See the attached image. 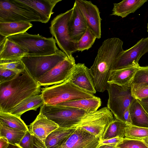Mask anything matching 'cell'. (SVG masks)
I'll return each instance as SVG.
<instances>
[{"label": "cell", "instance_id": "e575fe53", "mask_svg": "<svg viewBox=\"0 0 148 148\" xmlns=\"http://www.w3.org/2000/svg\"><path fill=\"white\" fill-rule=\"evenodd\" d=\"M17 74L12 71L0 68V84L12 80Z\"/></svg>", "mask_w": 148, "mask_h": 148}, {"label": "cell", "instance_id": "5b68a950", "mask_svg": "<svg viewBox=\"0 0 148 148\" xmlns=\"http://www.w3.org/2000/svg\"><path fill=\"white\" fill-rule=\"evenodd\" d=\"M107 90L109 95L107 107L116 119L125 123V112L135 99L132 94L131 84L121 86L108 83Z\"/></svg>", "mask_w": 148, "mask_h": 148}, {"label": "cell", "instance_id": "74e56055", "mask_svg": "<svg viewBox=\"0 0 148 148\" xmlns=\"http://www.w3.org/2000/svg\"><path fill=\"white\" fill-rule=\"evenodd\" d=\"M123 138L119 137H116L108 139L101 141L100 145L114 144L116 145L120 143Z\"/></svg>", "mask_w": 148, "mask_h": 148}, {"label": "cell", "instance_id": "9a60e30c", "mask_svg": "<svg viewBox=\"0 0 148 148\" xmlns=\"http://www.w3.org/2000/svg\"><path fill=\"white\" fill-rule=\"evenodd\" d=\"M59 127L54 122L39 113L30 124L29 131L32 135L44 142L48 136Z\"/></svg>", "mask_w": 148, "mask_h": 148}, {"label": "cell", "instance_id": "52a82bcc", "mask_svg": "<svg viewBox=\"0 0 148 148\" xmlns=\"http://www.w3.org/2000/svg\"><path fill=\"white\" fill-rule=\"evenodd\" d=\"M73 11V8L56 16L52 21L49 27L51 33L61 50L69 58L77 51L76 42L72 41L69 34L68 24Z\"/></svg>", "mask_w": 148, "mask_h": 148}, {"label": "cell", "instance_id": "d590c367", "mask_svg": "<svg viewBox=\"0 0 148 148\" xmlns=\"http://www.w3.org/2000/svg\"><path fill=\"white\" fill-rule=\"evenodd\" d=\"M18 145L21 148H32V135L29 130L26 132Z\"/></svg>", "mask_w": 148, "mask_h": 148}, {"label": "cell", "instance_id": "d6986e66", "mask_svg": "<svg viewBox=\"0 0 148 148\" xmlns=\"http://www.w3.org/2000/svg\"><path fill=\"white\" fill-rule=\"evenodd\" d=\"M147 1V0H124L118 3H114L110 15L125 17L134 13Z\"/></svg>", "mask_w": 148, "mask_h": 148}, {"label": "cell", "instance_id": "ac0fdd59", "mask_svg": "<svg viewBox=\"0 0 148 148\" xmlns=\"http://www.w3.org/2000/svg\"><path fill=\"white\" fill-rule=\"evenodd\" d=\"M140 66H132L121 69L111 70L108 81L112 83L123 86L131 84Z\"/></svg>", "mask_w": 148, "mask_h": 148}, {"label": "cell", "instance_id": "f546056e", "mask_svg": "<svg viewBox=\"0 0 148 148\" xmlns=\"http://www.w3.org/2000/svg\"><path fill=\"white\" fill-rule=\"evenodd\" d=\"M131 86L132 94L135 99L140 100L148 97V84L135 83Z\"/></svg>", "mask_w": 148, "mask_h": 148}, {"label": "cell", "instance_id": "f6af8a7d", "mask_svg": "<svg viewBox=\"0 0 148 148\" xmlns=\"http://www.w3.org/2000/svg\"><path fill=\"white\" fill-rule=\"evenodd\" d=\"M147 31L148 32V23L147 24Z\"/></svg>", "mask_w": 148, "mask_h": 148}, {"label": "cell", "instance_id": "f1b7e54d", "mask_svg": "<svg viewBox=\"0 0 148 148\" xmlns=\"http://www.w3.org/2000/svg\"><path fill=\"white\" fill-rule=\"evenodd\" d=\"M125 137L140 139L148 137V128L128 125L126 128Z\"/></svg>", "mask_w": 148, "mask_h": 148}, {"label": "cell", "instance_id": "603a6c76", "mask_svg": "<svg viewBox=\"0 0 148 148\" xmlns=\"http://www.w3.org/2000/svg\"><path fill=\"white\" fill-rule=\"evenodd\" d=\"M44 103L41 94L32 96L21 102L14 108L10 113L21 117L23 113L28 111H36Z\"/></svg>", "mask_w": 148, "mask_h": 148}, {"label": "cell", "instance_id": "7bdbcfd3", "mask_svg": "<svg viewBox=\"0 0 148 148\" xmlns=\"http://www.w3.org/2000/svg\"><path fill=\"white\" fill-rule=\"evenodd\" d=\"M148 147V137L140 139Z\"/></svg>", "mask_w": 148, "mask_h": 148}, {"label": "cell", "instance_id": "8fae6325", "mask_svg": "<svg viewBox=\"0 0 148 148\" xmlns=\"http://www.w3.org/2000/svg\"><path fill=\"white\" fill-rule=\"evenodd\" d=\"M75 2L82 14L88 27L95 34L97 38H100L101 36V19L98 8L90 1L76 0Z\"/></svg>", "mask_w": 148, "mask_h": 148}, {"label": "cell", "instance_id": "ffe728a7", "mask_svg": "<svg viewBox=\"0 0 148 148\" xmlns=\"http://www.w3.org/2000/svg\"><path fill=\"white\" fill-rule=\"evenodd\" d=\"M131 125L148 128V114L137 99H135L130 108Z\"/></svg>", "mask_w": 148, "mask_h": 148}, {"label": "cell", "instance_id": "484cf974", "mask_svg": "<svg viewBox=\"0 0 148 148\" xmlns=\"http://www.w3.org/2000/svg\"><path fill=\"white\" fill-rule=\"evenodd\" d=\"M26 132L10 127L0 121V137L5 138L10 144L18 145Z\"/></svg>", "mask_w": 148, "mask_h": 148}, {"label": "cell", "instance_id": "277c9868", "mask_svg": "<svg viewBox=\"0 0 148 148\" xmlns=\"http://www.w3.org/2000/svg\"><path fill=\"white\" fill-rule=\"evenodd\" d=\"M25 50V56H38L53 54L59 49L53 37L46 38L39 34L25 32L7 38Z\"/></svg>", "mask_w": 148, "mask_h": 148}, {"label": "cell", "instance_id": "30bf717a", "mask_svg": "<svg viewBox=\"0 0 148 148\" xmlns=\"http://www.w3.org/2000/svg\"><path fill=\"white\" fill-rule=\"evenodd\" d=\"M74 57L67 58L41 76L35 79L40 86L61 84L70 76L76 65Z\"/></svg>", "mask_w": 148, "mask_h": 148}, {"label": "cell", "instance_id": "4fadbf2b", "mask_svg": "<svg viewBox=\"0 0 148 148\" xmlns=\"http://www.w3.org/2000/svg\"><path fill=\"white\" fill-rule=\"evenodd\" d=\"M68 79L73 84L85 91L93 94L96 92L89 69L84 64H76Z\"/></svg>", "mask_w": 148, "mask_h": 148}, {"label": "cell", "instance_id": "4dcf8cb0", "mask_svg": "<svg viewBox=\"0 0 148 148\" xmlns=\"http://www.w3.org/2000/svg\"><path fill=\"white\" fill-rule=\"evenodd\" d=\"M0 68L12 71L17 73L23 71L25 69L20 60H0Z\"/></svg>", "mask_w": 148, "mask_h": 148}, {"label": "cell", "instance_id": "8d00e7d4", "mask_svg": "<svg viewBox=\"0 0 148 148\" xmlns=\"http://www.w3.org/2000/svg\"><path fill=\"white\" fill-rule=\"evenodd\" d=\"M32 148H47L44 142L34 136L32 135Z\"/></svg>", "mask_w": 148, "mask_h": 148}, {"label": "cell", "instance_id": "8992f818", "mask_svg": "<svg viewBox=\"0 0 148 148\" xmlns=\"http://www.w3.org/2000/svg\"><path fill=\"white\" fill-rule=\"evenodd\" d=\"M40 22L38 14L18 0L0 1V23Z\"/></svg>", "mask_w": 148, "mask_h": 148}, {"label": "cell", "instance_id": "ba28073f", "mask_svg": "<svg viewBox=\"0 0 148 148\" xmlns=\"http://www.w3.org/2000/svg\"><path fill=\"white\" fill-rule=\"evenodd\" d=\"M68 57L63 51L59 50L53 54L45 56H25L20 60L30 75L38 78Z\"/></svg>", "mask_w": 148, "mask_h": 148}, {"label": "cell", "instance_id": "836d02e7", "mask_svg": "<svg viewBox=\"0 0 148 148\" xmlns=\"http://www.w3.org/2000/svg\"><path fill=\"white\" fill-rule=\"evenodd\" d=\"M107 127L106 125H92L85 126L81 128L95 136L98 137L101 141L102 135Z\"/></svg>", "mask_w": 148, "mask_h": 148}, {"label": "cell", "instance_id": "d6a6232c", "mask_svg": "<svg viewBox=\"0 0 148 148\" xmlns=\"http://www.w3.org/2000/svg\"><path fill=\"white\" fill-rule=\"evenodd\" d=\"M139 83L148 84V66H140L134 76L131 84Z\"/></svg>", "mask_w": 148, "mask_h": 148}, {"label": "cell", "instance_id": "44dd1931", "mask_svg": "<svg viewBox=\"0 0 148 148\" xmlns=\"http://www.w3.org/2000/svg\"><path fill=\"white\" fill-rule=\"evenodd\" d=\"M101 103L100 98L95 96L92 98L70 100L56 105L76 108L91 112L97 110Z\"/></svg>", "mask_w": 148, "mask_h": 148}, {"label": "cell", "instance_id": "e0dca14e", "mask_svg": "<svg viewBox=\"0 0 148 148\" xmlns=\"http://www.w3.org/2000/svg\"><path fill=\"white\" fill-rule=\"evenodd\" d=\"M26 53L25 50L7 38H0V60H19Z\"/></svg>", "mask_w": 148, "mask_h": 148}, {"label": "cell", "instance_id": "7c38bea8", "mask_svg": "<svg viewBox=\"0 0 148 148\" xmlns=\"http://www.w3.org/2000/svg\"><path fill=\"white\" fill-rule=\"evenodd\" d=\"M101 139L82 128L76 129L62 144L69 148H98Z\"/></svg>", "mask_w": 148, "mask_h": 148}, {"label": "cell", "instance_id": "ee69618b", "mask_svg": "<svg viewBox=\"0 0 148 148\" xmlns=\"http://www.w3.org/2000/svg\"><path fill=\"white\" fill-rule=\"evenodd\" d=\"M58 148H69L66 145L62 144Z\"/></svg>", "mask_w": 148, "mask_h": 148}, {"label": "cell", "instance_id": "9c48e42d", "mask_svg": "<svg viewBox=\"0 0 148 148\" xmlns=\"http://www.w3.org/2000/svg\"><path fill=\"white\" fill-rule=\"evenodd\" d=\"M148 52V37L142 38L131 48L122 52L113 63L111 70L139 66L140 58Z\"/></svg>", "mask_w": 148, "mask_h": 148}, {"label": "cell", "instance_id": "cb8c5ba5", "mask_svg": "<svg viewBox=\"0 0 148 148\" xmlns=\"http://www.w3.org/2000/svg\"><path fill=\"white\" fill-rule=\"evenodd\" d=\"M32 26L30 22H26L0 23V34L7 38L26 32Z\"/></svg>", "mask_w": 148, "mask_h": 148}, {"label": "cell", "instance_id": "1f68e13d", "mask_svg": "<svg viewBox=\"0 0 148 148\" xmlns=\"http://www.w3.org/2000/svg\"><path fill=\"white\" fill-rule=\"evenodd\" d=\"M116 147L119 148H148L141 139L126 137L124 138Z\"/></svg>", "mask_w": 148, "mask_h": 148}, {"label": "cell", "instance_id": "7a4b0ae2", "mask_svg": "<svg viewBox=\"0 0 148 148\" xmlns=\"http://www.w3.org/2000/svg\"><path fill=\"white\" fill-rule=\"evenodd\" d=\"M123 42L113 37L105 40L98 50L93 63L89 69L97 91L107 90L108 81L112 64L124 50Z\"/></svg>", "mask_w": 148, "mask_h": 148}, {"label": "cell", "instance_id": "60d3db41", "mask_svg": "<svg viewBox=\"0 0 148 148\" xmlns=\"http://www.w3.org/2000/svg\"><path fill=\"white\" fill-rule=\"evenodd\" d=\"M116 144H110L100 145L98 148H119L116 147Z\"/></svg>", "mask_w": 148, "mask_h": 148}, {"label": "cell", "instance_id": "2e32d148", "mask_svg": "<svg viewBox=\"0 0 148 148\" xmlns=\"http://www.w3.org/2000/svg\"><path fill=\"white\" fill-rule=\"evenodd\" d=\"M29 6L38 14L40 22L47 23L54 12L53 10L57 3L62 0H18Z\"/></svg>", "mask_w": 148, "mask_h": 148}, {"label": "cell", "instance_id": "5bb4252c", "mask_svg": "<svg viewBox=\"0 0 148 148\" xmlns=\"http://www.w3.org/2000/svg\"><path fill=\"white\" fill-rule=\"evenodd\" d=\"M73 8V12L68 24L69 34L71 40L77 42L84 34L88 27L75 2Z\"/></svg>", "mask_w": 148, "mask_h": 148}, {"label": "cell", "instance_id": "f35d334b", "mask_svg": "<svg viewBox=\"0 0 148 148\" xmlns=\"http://www.w3.org/2000/svg\"><path fill=\"white\" fill-rule=\"evenodd\" d=\"M138 100L148 114V97Z\"/></svg>", "mask_w": 148, "mask_h": 148}, {"label": "cell", "instance_id": "6da1fadb", "mask_svg": "<svg viewBox=\"0 0 148 148\" xmlns=\"http://www.w3.org/2000/svg\"><path fill=\"white\" fill-rule=\"evenodd\" d=\"M40 86L25 68L12 80L0 84V111L10 113L24 100L39 95Z\"/></svg>", "mask_w": 148, "mask_h": 148}, {"label": "cell", "instance_id": "ab89813d", "mask_svg": "<svg viewBox=\"0 0 148 148\" xmlns=\"http://www.w3.org/2000/svg\"><path fill=\"white\" fill-rule=\"evenodd\" d=\"M9 144L8 140L5 138L0 137V148H7Z\"/></svg>", "mask_w": 148, "mask_h": 148}, {"label": "cell", "instance_id": "b9f144b4", "mask_svg": "<svg viewBox=\"0 0 148 148\" xmlns=\"http://www.w3.org/2000/svg\"><path fill=\"white\" fill-rule=\"evenodd\" d=\"M7 148H21L17 145H13L11 144H9Z\"/></svg>", "mask_w": 148, "mask_h": 148}, {"label": "cell", "instance_id": "3957f363", "mask_svg": "<svg viewBox=\"0 0 148 148\" xmlns=\"http://www.w3.org/2000/svg\"><path fill=\"white\" fill-rule=\"evenodd\" d=\"M44 103L55 105L65 101L92 98L94 94L85 91L71 83L67 79L63 82L41 88Z\"/></svg>", "mask_w": 148, "mask_h": 148}, {"label": "cell", "instance_id": "83f0119b", "mask_svg": "<svg viewBox=\"0 0 148 148\" xmlns=\"http://www.w3.org/2000/svg\"><path fill=\"white\" fill-rule=\"evenodd\" d=\"M96 38L95 34L88 27L84 34L76 42L77 51L82 52L88 50L92 47Z\"/></svg>", "mask_w": 148, "mask_h": 148}, {"label": "cell", "instance_id": "4316f807", "mask_svg": "<svg viewBox=\"0 0 148 148\" xmlns=\"http://www.w3.org/2000/svg\"><path fill=\"white\" fill-rule=\"evenodd\" d=\"M0 121L11 128L25 132L29 130L28 127L20 117L10 113L0 111Z\"/></svg>", "mask_w": 148, "mask_h": 148}, {"label": "cell", "instance_id": "d4e9b609", "mask_svg": "<svg viewBox=\"0 0 148 148\" xmlns=\"http://www.w3.org/2000/svg\"><path fill=\"white\" fill-rule=\"evenodd\" d=\"M128 125L116 119L113 120L106 128L101 141L116 137L124 138L125 129Z\"/></svg>", "mask_w": 148, "mask_h": 148}, {"label": "cell", "instance_id": "7402d4cb", "mask_svg": "<svg viewBox=\"0 0 148 148\" xmlns=\"http://www.w3.org/2000/svg\"><path fill=\"white\" fill-rule=\"evenodd\" d=\"M76 129L59 127L50 133L44 143L47 148H58L75 131Z\"/></svg>", "mask_w": 148, "mask_h": 148}]
</instances>
